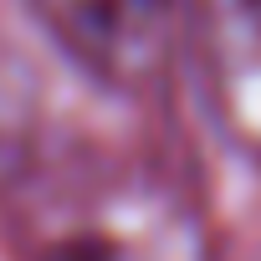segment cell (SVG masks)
<instances>
[{"label":"cell","instance_id":"cell-1","mask_svg":"<svg viewBox=\"0 0 261 261\" xmlns=\"http://www.w3.org/2000/svg\"><path fill=\"white\" fill-rule=\"evenodd\" d=\"M6 205L21 261H225L205 195L144 154L41 164Z\"/></svg>","mask_w":261,"mask_h":261},{"label":"cell","instance_id":"cell-2","mask_svg":"<svg viewBox=\"0 0 261 261\" xmlns=\"http://www.w3.org/2000/svg\"><path fill=\"white\" fill-rule=\"evenodd\" d=\"M46 46L108 97H154L185 67V0H21Z\"/></svg>","mask_w":261,"mask_h":261},{"label":"cell","instance_id":"cell-3","mask_svg":"<svg viewBox=\"0 0 261 261\" xmlns=\"http://www.w3.org/2000/svg\"><path fill=\"white\" fill-rule=\"evenodd\" d=\"M185 67L215 139L261 169V0H185Z\"/></svg>","mask_w":261,"mask_h":261},{"label":"cell","instance_id":"cell-4","mask_svg":"<svg viewBox=\"0 0 261 261\" xmlns=\"http://www.w3.org/2000/svg\"><path fill=\"white\" fill-rule=\"evenodd\" d=\"M46 144V77L36 57L0 26V200L41 169Z\"/></svg>","mask_w":261,"mask_h":261}]
</instances>
